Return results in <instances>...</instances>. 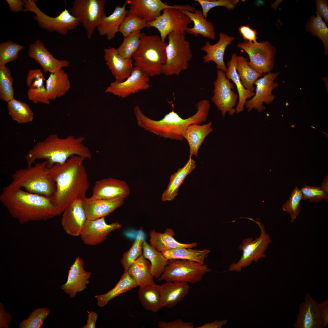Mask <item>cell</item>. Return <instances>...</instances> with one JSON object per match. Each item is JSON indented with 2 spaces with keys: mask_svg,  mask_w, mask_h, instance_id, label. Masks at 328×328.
<instances>
[{
  "mask_svg": "<svg viewBox=\"0 0 328 328\" xmlns=\"http://www.w3.org/2000/svg\"><path fill=\"white\" fill-rule=\"evenodd\" d=\"M193 22L194 26L187 27L186 32L193 36L198 34L204 37L214 40L215 38V28L213 24L207 20L203 16L202 11L196 9L193 12L188 10L180 9Z\"/></svg>",
  "mask_w": 328,
  "mask_h": 328,
  "instance_id": "31",
  "label": "cell"
},
{
  "mask_svg": "<svg viewBox=\"0 0 328 328\" xmlns=\"http://www.w3.org/2000/svg\"><path fill=\"white\" fill-rule=\"evenodd\" d=\"M104 50L106 63L114 77L115 81L122 82L125 80L130 75L133 67L132 58H123L113 47H109Z\"/></svg>",
  "mask_w": 328,
  "mask_h": 328,
  "instance_id": "26",
  "label": "cell"
},
{
  "mask_svg": "<svg viewBox=\"0 0 328 328\" xmlns=\"http://www.w3.org/2000/svg\"><path fill=\"white\" fill-rule=\"evenodd\" d=\"M282 0H277L275 1L273 4H272L271 7L274 8L276 9L277 7L279 5V3L282 2Z\"/></svg>",
  "mask_w": 328,
  "mask_h": 328,
  "instance_id": "63",
  "label": "cell"
},
{
  "mask_svg": "<svg viewBox=\"0 0 328 328\" xmlns=\"http://www.w3.org/2000/svg\"><path fill=\"white\" fill-rule=\"evenodd\" d=\"M137 286V284L128 272H124L120 280L113 288L105 294L95 296L97 301V305L99 307H103L112 299Z\"/></svg>",
  "mask_w": 328,
  "mask_h": 328,
  "instance_id": "38",
  "label": "cell"
},
{
  "mask_svg": "<svg viewBox=\"0 0 328 328\" xmlns=\"http://www.w3.org/2000/svg\"><path fill=\"white\" fill-rule=\"evenodd\" d=\"M25 48L24 46L11 40L0 43V66H5L8 63L16 60L19 51Z\"/></svg>",
  "mask_w": 328,
  "mask_h": 328,
  "instance_id": "45",
  "label": "cell"
},
{
  "mask_svg": "<svg viewBox=\"0 0 328 328\" xmlns=\"http://www.w3.org/2000/svg\"><path fill=\"white\" fill-rule=\"evenodd\" d=\"M10 10L15 12L20 11H24V2L23 0H6Z\"/></svg>",
  "mask_w": 328,
  "mask_h": 328,
  "instance_id": "59",
  "label": "cell"
},
{
  "mask_svg": "<svg viewBox=\"0 0 328 328\" xmlns=\"http://www.w3.org/2000/svg\"><path fill=\"white\" fill-rule=\"evenodd\" d=\"M149 80V77L140 67L135 66L127 79L122 82L115 81L112 82L105 92L125 98L140 91L149 88L150 87L148 83Z\"/></svg>",
  "mask_w": 328,
  "mask_h": 328,
  "instance_id": "15",
  "label": "cell"
},
{
  "mask_svg": "<svg viewBox=\"0 0 328 328\" xmlns=\"http://www.w3.org/2000/svg\"><path fill=\"white\" fill-rule=\"evenodd\" d=\"M124 198L102 199L86 196L82 199L87 219L94 220L105 217L121 206Z\"/></svg>",
  "mask_w": 328,
  "mask_h": 328,
  "instance_id": "24",
  "label": "cell"
},
{
  "mask_svg": "<svg viewBox=\"0 0 328 328\" xmlns=\"http://www.w3.org/2000/svg\"><path fill=\"white\" fill-rule=\"evenodd\" d=\"M175 235L174 231L171 228H167L163 233L157 232L152 230L149 234L150 244L156 250L161 252L177 248H193L197 245V243L195 242L188 244L180 243L174 238Z\"/></svg>",
  "mask_w": 328,
  "mask_h": 328,
  "instance_id": "30",
  "label": "cell"
},
{
  "mask_svg": "<svg viewBox=\"0 0 328 328\" xmlns=\"http://www.w3.org/2000/svg\"><path fill=\"white\" fill-rule=\"evenodd\" d=\"M217 78L214 82V95L211 100L223 117L228 112L231 116L236 112L238 94L234 91V85L226 77L225 73L217 70Z\"/></svg>",
  "mask_w": 328,
  "mask_h": 328,
  "instance_id": "13",
  "label": "cell"
},
{
  "mask_svg": "<svg viewBox=\"0 0 328 328\" xmlns=\"http://www.w3.org/2000/svg\"><path fill=\"white\" fill-rule=\"evenodd\" d=\"M88 319H87V324L83 328H95L96 322L97 319L98 315L97 313L93 311H91L88 313Z\"/></svg>",
  "mask_w": 328,
  "mask_h": 328,
  "instance_id": "60",
  "label": "cell"
},
{
  "mask_svg": "<svg viewBox=\"0 0 328 328\" xmlns=\"http://www.w3.org/2000/svg\"><path fill=\"white\" fill-rule=\"evenodd\" d=\"M190 290L188 283L166 282L160 285L162 306L173 308L188 294Z\"/></svg>",
  "mask_w": 328,
  "mask_h": 328,
  "instance_id": "27",
  "label": "cell"
},
{
  "mask_svg": "<svg viewBox=\"0 0 328 328\" xmlns=\"http://www.w3.org/2000/svg\"><path fill=\"white\" fill-rule=\"evenodd\" d=\"M249 56L250 65L263 75L273 70L276 53V48L268 41L257 43L244 40L237 45Z\"/></svg>",
  "mask_w": 328,
  "mask_h": 328,
  "instance_id": "12",
  "label": "cell"
},
{
  "mask_svg": "<svg viewBox=\"0 0 328 328\" xmlns=\"http://www.w3.org/2000/svg\"><path fill=\"white\" fill-rule=\"evenodd\" d=\"M167 44L158 35L141 33L139 46L132 57L135 61L134 65L149 77L160 75L166 62Z\"/></svg>",
  "mask_w": 328,
  "mask_h": 328,
  "instance_id": "5",
  "label": "cell"
},
{
  "mask_svg": "<svg viewBox=\"0 0 328 328\" xmlns=\"http://www.w3.org/2000/svg\"><path fill=\"white\" fill-rule=\"evenodd\" d=\"M317 12L321 17L323 18L327 23H328V1L316 0L315 1Z\"/></svg>",
  "mask_w": 328,
  "mask_h": 328,
  "instance_id": "57",
  "label": "cell"
},
{
  "mask_svg": "<svg viewBox=\"0 0 328 328\" xmlns=\"http://www.w3.org/2000/svg\"><path fill=\"white\" fill-rule=\"evenodd\" d=\"M47 308H39L32 311L28 318L20 324V328H41L43 323L50 313Z\"/></svg>",
  "mask_w": 328,
  "mask_h": 328,
  "instance_id": "49",
  "label": "cell"
},
{
  "mask_svg": "<svg viewBox=\"0 0 328 328\" xmlns=\"http://www.w3.org/2000/svg\"><path fill=\"white\" fill-rule=\"evenodd\" d=\"M238 31L244 40L255 43H258L256 29L251 28L249 25H243L239 27Z\"/></svg>",
  "mask_w": 328,
  "mask_h": 328,
  "instance_id": "55",
  "label": "cell"
},
{
  "mask_svg": "<svg viewBox=\"0 0 328 328\" xmlns=\"http://www.w3.org/2000/svg\"><path fill=\"white\" fill-rule=\"evenodd\" d=\"M151 264L143 254L130 265L128 272L140 288L155 285L151 272Z\"/></svg>",
  "mask_w": 328,
  "mask_h": 328,
  "instance_id": "32",
  "label": "cell"
},
{
  "mask_svg": "<svg viewBox=\"0 0 328 328\" xmlns=\"http://www.w3.org/2000/svg\"><path fill=\"white\" fill-rule=\"evenodd\" d=\"M27 95L29 99L34 103L41 102L48 105L50 103L45 86L39 88L29 89Z\"/></svg>",
  "mask_w": 328,
  "mask_h": 328,
  "instance_id": "53",
  "label": "cell"
},
{
  "mask_svg": "<svg viewBox=\"0 0 328 328\" xmlns=\"http://www.w3.org/2000/svg\"><path fill=\"white\" fill-rule=\"evenodd\" d=\"M27 54L39 64L45 73H54L70 66L69 61L53 57L43 43L38 39L30 45Z\"/></svg>",
  "mask_w": 328,
  "mask_h": 328,
  "instance_id": "20",
  "label": "cell"
},
{
  "mask_svg": "<svg viewBox=\"0 0 328 328\" xmlns=\"http://www.w3.org/2000/svg\"><path fill=\"white\" fill-rule=\"evenodd\" d=\"M142 247L143 255L150 261L151 273L154 277L158 279L163 272L169 260L166 258L161 252L156 250L144 240Z\"/></svg>",
  "mask_w": 328,
  "mask_h": 328,
  "instance_id": "39",
  "label": "cell"
},
{
  "mask_svg": "<svg viewBox=\"0 0 328 328\" xmlns=\"http://www.w3.org/2000/svg\"><path fill=\"white\" fill-rule=\"evenodd\" d=\"M320 320L322 328L328 325V300L318 303Z\"/></svg>",
  "mask_w": 328,
  "mask_h": 328,
  "instance_id": "56",
  "label": "cell"
},
{
  "mask_svg": "<svg viewBox=\"0 0 328 328\" xmlns=\"http://www.w3.org/2000/svg\"><path fill=\"white\" fill-rule=\"evenodd\" d=\"M162 11V13L155 20L148 22L147 27L156 29L163 41H165L168 35L172 32L185 33L188 26L193 22L180 9L168 8Z\"/></svg>",
  "mask_w": 328,
  "mask_h": 328,
  "instance_id": "14",
  "label": "cell"
},
{
  "mask_svg": "<svg viewBox=\"0 0 328 328\" xmlns=\"http://www.w3.org/2000/svg\"><path fill=\"white\" fill-rule=\"evenodd\" d=\"M210 252L208 249L195 250L192 248L179 247L167 250L162 252L166 258L188 260L204 264L205 259Z\"/></svg>",
  "mask_w": 328,
  "mask_h": 328,
  "instance_id": "36",
  "label": "cell"
},
{
  "mask_svg": "<svg viewBox=\"0 0 328 328\" xmlns=\"http://www.w3.org/2000/svg\"><path fill=\"white\" fill-rule=\"evenodd\" d=\"M212 125L211 121L203 125L193 124L183 132L182 135L186 140L190 148L189 157H192L193 155L198 157L200 146L205 138L213 131Z\"/></svg>",
  "mask_w": 328,
  "mask_h": 328,
  "instance_id": "29",
  "label": "cell"
},
{
  "mask_svg": "<svg viewBox=\"0 0 328 328\" xmlns=\"http://www.w3.org/2000/svg\"><path fill=\"white\" fill-rule=\"evenodd\" d=\"M279 74L278 72L268 73L255 82L254 84L256 86L255 94L246 101L245 104L248 112L255 109L261 113L265 108L262 105L263 102L268 104L273 101L276 97L272 92L278 86V83L274 80Z\"/></svg>",
  "mask_w": 328,
  "mask_h": 328,
  "instance_id": "16",
  "label": "cell"
},
{
  "mask_svg": "<svg viewBox=\"0 0 328 328\" xmlns=\"http://www.w3.org/2000/svg\"><path fill=\"white\" fill-rule=\"evenodd\" d=\"M302 193L298 187H295L292 191L289 198L282 205L283 210L289 214L293 222L298 216L300 211V202L302 200Z\"/></svg>",
  "mask_w": 328,
  "mask_h": 328,
  "instance_id": "48",
  "label": "cell"
},
{
  "mask_svg": "<svg viewBox=\"0 0 328 328\" xmlns=\"http://www.w3.org/2000/svg\"><path fill=\"white\" fill-rule=\"evenodd\" d=\"M200 5L204 17L207 19L208 12L212 9L218 6H223L229 10L234 9L238 0H195Z\"/></svg>",
  "mask_w": 328,
  "mask_h": 328,
  "instance_id": "50",
  "label": "cell"
},
{
  "mask_svg": "<svg viewBox=\"0 0 328 328\" xmlns=\"http://www.w3.org/2000/svg\"><path fill=\"white\" fill-rule=\"evenodd\" d=\"M160 328H193V322H185L180 319L170 322L160 321L158 323Z\"/></svg>",
  "mask_w": 328,
  "mask_h": 328,
  "instance_id": "54",
  "label": "cell"
},
{
  "mask_svg": "<svg viewBox=\"0 0 328 328\" xmlns=\"http://www.w3.org/2000/svg\"><path fill=\"white\" fill-rule=\"evenodd\" d=\"M316 16H311L306 25V30L320 39L323 43L324 53L328 54V28L322 17L317 12Z\"/></svg>",
  "mask_w": 328,
  "mask_h": 328,
  "instance_id": "42",
  "label": "cell"
},
{
  "mask_svg": "<svg viewBox=\"0 0 328 328\" xmlns=\"http://www.w3.org/2000/svg\"><path fill=\"white\" fill-rule=\"evenodd\" d=\"M85 138L72 135L62 138L56 134H51L29 151L25 157L27 167L32 166L37 159H45L49 168L55 164H63L73 155L91 159V152L84 143Z\"/></svg>",
  "mask_w": 328,
  "mask_h": 328,
  "instance_id": "3",
  "label": "cell"
},
{
  "mask_svg": "<svg viewBox=\"0 0 328 328\" xmlns=\"http://www.w3.org/2000/svg\"><path fill=\"white\" fill-rule=\"evenodd\" d=\"M300 190L302 195V200H309L311 202L328 200V193L321 187H314L305 185Z\"/></svg>",
  "mask_w": 328,
  "mask_h": 328,
  "instance_id": "51",
  "label": "cell"
},
{
  "mask_svg": "<svg viewBox=\"0 0 328 328\" xmlns=\"http://www.w3.org/2000/svg\"><path fill=\"white\" fill-rule=\"evenodd\" d=\"M34 164L30 167L16 170L12 175V180L9 185L51 198L55 192V186L50 176L47 162L45 160Z\"/></svg>",
  "mask_w": 328,
  "mask_h": 328,
  "instance_id": "6",
  "label": "cell"
},
{
  "mask_svg": "<svg viewBox=\"0 0 328 328\" xmlns=\"http://www.w3.org/2000/svg\"><path fill=\"white\" fill-rule=\"evenodd\" d=\"M12 317L9 313L5 312L3 305L0 303V328H7L12 322Z\"/></svg>",
  "mask_w": 328,
  "mask_h": 328,
  "instance_id": "58",
  "label": "cell"
},
{
  "mask_svg": "<svg viewBox=\"0 0 328 328\" xmlns=\"http://www.w3.org/2000/svg\"><path fill=\"white\" fill-rule=\"evenodd\" d=\"M105 0H74L70 13L78 20L91 38L102 19L106 15L104 11Z\"/></svg>",
  "mask_w": 328,
  "mask_h": 328,
  "instance_id": "11",
  "label": "cell"
},
{
  "mask_svg": "<svg viewBox=\"0 0 328 328\" xmlns=\"http://www.w3.org/2000/svg\"><path fill=\"white\" fill-rule=\"evenodd\" d=\"M86 159L73 155L63 164H56L48 168L50 176L55 186L51 199L59 215L72 202L86 196L90 185L84 165Z\"/></svg>",
  "mask_w": 328,
  "mask_h": 328,
  "instance_id": "1",
  "label": "cell"
},
{
  "mask_svg": "<svg viewBox=\"0 0 328 328\" xmlns=\"http://www.w3.org/2000/svg\"><path fill=\"white\" fill-rule=\"evenodd\" d=\"M130 193V189L127 183L123 180L108 178L97 181L93 187L92 198L111 199L118 197L124 198Z\"/></svg>",
  "mask_w": 328,
  "mask_h": 328,
  "instance_id": "21",
  "label": "cell"
},
{
  "mask_svg": "<svg viewBox=\"0 0 328 328\" xmlns=\"http://www.w3.org/2000/svg\"><path fill=\"white\" fill-rule=\"evenodd\" d=\"M195 107L196 112L188 118H182L173 110L157 121L147 117L138 105L135 107L134 111L140 127L164 138L182 141L184 139L183 133L188 126L193 124H200L207 120L210 107L209 101L200 100Z\"/></svg>",
  "mask_w": 328,
  "mask_h": 328,
  "instance_id": "4",
  "label": "cell"
},
{
  "mask_svg": "<svg viewBox=\"0 0 328 328\" xmlns=\"http://www.w3.org/2000/svg\"><path fill=\"white\" fill-rule=\"evenodd\" d=\"M105 218L87 219L80 235L84 244L90 246L98 245L104 242L111 232L121 227L122 224L118 221L107 224Z\"/></svg>",
  "mask_w": 328,
  "mask_h": 328,
  "instance_id": "18",
  "label": "cell"
},
{
  "mask_svg": "<svg viewBox=\"0 0 328 328\" xmlns=\"http://www.w3.org/2000/svg\"><path fill=\"white\" fill-rule=\"evenodd\" d=\"M7 109L12 119L19 124L30 122L34 113L26 103L13 98L8 102Z\"/></svg>",
  "mask_w": 328,
  "mask_h": 328,
  "instance_id": "41",
  "label": "cell"
},
{
  "mask_svg": "<svg viewBox=\"0 0 328 328\" xmlns=\"http://www.w3.org/2000/svg\"><path fill=\"white\" fill-rule=\"evenodd\" d=\"M294 328H322L318 303L309 293L299 305Z\"/></svg>",
  "mask_w": 328,
  "mask_h": 328,
  "instance_id": "23",
  "label": "cell"
},
{
  "mask_svg": "<svg viewBox=\"0 0 328 328\" xmlns=\"http://www.w3.org/2000/svg\"><path fill=\"white\" fill-rule=\"evenodd\" d=\"M147 26L148 22L144 19L128 14L120 26L119 32L125 37L132 33L140 31Z\"/></svg>",
  "mask_w": 328,
  "mask_h": 328,
  "instance_id": "46",
  "label": "cell"
},
{
  "mask_svg": "<svg viewBox=\"0 0 328 328\" xmlns=\"http://www.w3.org/2000/svg\"><path fill=\"white\" fill-rule=\"evenodd\" d=\"M141 33L135 32L124 37L122 43L116 49L117 53L124 58H132L139 46Z\"/></svg>",
  "mask_w": 328,
  "mask_h": 328,
  "instance_id": "44",
  "label": "cell"
},
{
  "mask_svg": "<svg viewBox=\"0 0 328 328\" xmlns=\"http://www.w3.org/2000/svg\"><path fill=\"white\" fill-rule=\"evenodd\" d=\"M236 69L244 87L247 90L253 91L255 82L263 75L251 67L248 59L243 56H237Z\"/></svg>",
  "mask_w": 328,
  "mask_h": 328,
  "instance_id": "37",
  "label": "cell"
},
{
  "mask_svg": "<svg viewBox=\"0 0 328 328\" xmlns=\"http://www.w3.org/2000/svg\"><path fill=\"white\" fill-rule=\"evenodd\" d=\"M211 271L207 265L186 260H169L159 281L184 282L195 284L202 281Z\"/></svg>",
  "mask_w": 328,
  "mask_h": 328,
  "instance_id": "8",
  "label": "cell"
},
{
  "mask_svg": "<svg viewBox=\"0 0 328 328\" xmlns=\"http://www.w3.org/2000/svg\"><path fill=\"white\" fill-rule=\"evenodd\" d=\"M87 219L82 200H77L63 211L61 223L67 234L76 237L80 235Z\"/></svg>",
  "mask_w": 328,
  "mask_h": 328,
  "instance_id": "19",
  "label": "cell"
},
{
  "mask_svg": "<svg viewBox=\"0 0 328 328\" xmlns=\"http://www.w3.org/2000/svg\"><path fill=\"white\" fill-rule=\"evenodd\" d=\"M44 76L39 69L29 70L26 77V84L30 89L39 88L44 87Z\"/></svg>",
  "mask_w": 328,
  "mask_h": 328,
  "instance_id": "52",
  "label": "cell"
},
{
  "mask_svg": "<svg viewBox=\"0 0 328 328\" xmlns=\"http://www.w3.org/2000/svg\"><path fill=\"white\" fill-rule=\"evenodd\" d=\"M144 240L142 235H138L131 248L123 254L121 262L124 268V272H127L132 264L142 254V244Z\"/></svg>",
  "mask_w": 328,
  "mask_h": 328,
  "instance_id": "47",
  "label": "cell"
},
{
  "mask_svg": "<svg viewBox=\"0 0 328 328\" xmlns=\"http://www.w3.org/2000/svg\"><path fill=\"white\" fill-rule=\"evenodd\" d=\"M237 56L236 53L232 55L231 59L227 63V67L225 75L227 79L233 81L237 87L239 101L235 109L236 113L238 114L244 110L246 100L251 98L255 95V93L245 88L240 79L236 69Z\"/></svg>",
  "mask_w": 328,
  "mask_h": 328,
  "instance_id": "33",
  "label": "cell"
},
{
  "mask_svg": "<svg viewBox=\"0 0 328 328\" xmlns=\"http://www.w3.org/2000/svg\"><path fill=\"white\" fill-rule=\"evenodd\" d=\"M328 176L324 177L322 183L321 187L326 192L328 193Z\"/></svg>",
  "mask_w": 328,
  "mask_h": 328,
  "instance_id": "62",
  "label": "cell"
},
{
  "mask_svg": "<svg viewBox=\"0 0 328 328\" xmlns=\"http://www.w3.org/2000/svg\"><path fill=\"white\" fill-rule=\"evenodd\" d=\"M255 222L260 227V236L254 240L251 237L243 239L239 246V249L242 252V255L237 262H234L230 265L228 271L241 272L243 268L250 265L253 261L257 262L266 257L265 252L271 240L266 233L264 226L259 222Z\"/></svg>",
  "mask_w": 328,
  "mask_h": 328,
  "instance_id": "10",
  "label": "cell"
},
{
  "mask_svg": "<svg viewBox=\"0 0 328 328\" xmlns=\"http://www.w3.org/2000/svg\"><path fill=\"white\" fill-rule=\"evenodd\" d=\"M83 260L77 257L69 271L66 282L61 286V289L69 295L70 298L74 297L77 292L86 289V285L89 283L88 279L91 273L85 270Z\"/></svg>",
  "mask_w": 328,
  "mask_h": 328,
  "instance_id": "22",
  "label": "cell"
},
{
  "mask_svg": "<svg viewBox=\"0 0 328 328\" xmlns=\"http://www.w3.org/2000/svg\"><path fill=\"white\" fill-rule=\"evenodd\" d=\"M167 37L166 60L162 67V73L167 76H178L187 69L192 57L190 43L186 39L185 33L172 32Z\"/></svg>",
  "mask_w": 328,
  "mask_h": 328,
  "instance_id": "7",
  "label": "cell"
},
{
  "mask_svg": "<svg viewBox=\"0 0 328 328\" xmlns=\"http://www.w3.org/2000/svg\"><path fill=\"white\" fill-rule=\"evenodd\" d=\"M14 80L9 68L5 66H0V99L8 102L13 98Z\"/></svg>",
  "mask_w": 328,
  "mask_h": 328,
  "instance_id": "43",
  "label": "cell"
},
{
  "mask_svg": "<svg viewBox=\"0 0 328 328\" xmlns=\"http://www.w3.org/2000/svg\"><path fill=\"white\" fill-rule=\"evenodd\" d=\"M138 298L147 310L156 313L162 307L160 302V285H154L144 288H140Z\"/></svg>",
  "mask_w": 328,
  "mask_h": 328,
  "instance_id": "40",
  "label": "cell"
},
{
  "mask_svg": "<svg viewBox=\"0 0 328 328\" xmlns=\"http://www.w3.org/2000/svg\"><path fill=\"white\" fill-rule=\"evenodd\" d=\"M227 322L226 319L220 321L216 320L212 322L205 323L197 328H220L226 324Z\"/></svg>",
  "mask_w": 328,
  "mask_h": 328,
  "instance_id": "61",
  "label": "cell"
},
{
  "mask_svg": "<svg viewBox=\"0 0 328 328\" xmlns=\"http://www.w3.org/2000/svg\"><path fill=\"white\" fill-rule=\"evenodd\" d=\"M195 163L196 161L192 157H189L184 167L179 168L176 172L171 175L167 188L162 193V201H172L178 195L179 187L183 183L186 177L195 169Z\"/></svg>",
  "mask_w": 328,
  "mask_h": 328,
  "instance_id": "34",
  "label": "cell"
},
{
  "mask_svg": "<svg viewBox=\"0 0 328 328\" xmlns=\"http://www.w3.org/2000/svg\"><path fill=\"white\" fill-rule=\"evenodd\" d=\"M219 39L217 43L211 45L209 41H206L200 49L206 53L203 57V62L209 63L213 61L216 64L217 70L225 73L227 68L224 61L225 51L227 46L234 40V37L222 32L219 33Z\"/></svg>",
  "mask_w": 328,
  "mask_h": 328,
  "instance_id": "25",
  "label": "cell"
},
{
  "mask_svg": "<svg viewBox=\"0 0 328 328\" xmlns=\"http://www.w3.org/2000/svg\"><path fill=\"white\" fill-rule=\"evenodd\" d=\"M129 5L128 14L139 17L147 22L155 20L161 15V12L168 8H176L193 12L195 8L189 5H169L161 0H127Z\"/></svg>",
  "mask_w": 328,
  "mask_h": 328,
  "instance_id": "17",
  "label": "cell"
},
{
  "mask_svg": "<svg viewBox=\"0 0 328 328\" xmlns=\"http://www.w3.org/2000/svg\"><path fill=\"white\" fill-rule=\"evenodd\" d=\"M24 11H30L35 15L33 19L41 28L49 32H56L63 35L76 29L80 22L78 19L65 9L56 17L50 16L42 11L34 0H24Z\"/></svg>",
  "mask_w": 328,
  "mask_h": 328,
  "instance_id": "9",
  "label": "cell"
},
{
  "mask_svg": "<svg viewBox=\"0 0 328 328\" xmlns=\"http://www.w3.org/2000/svg\"><path fill=\"white\" fill-rule=\"evenodd\" d=\"M70 87L68 75L62 69L50 73L46 81V88L50 100L64 95L69 91Z\"/></svg>",
  "mask_w": 328,
  "mask_h": 328,
  "instance_id": "35",
  "label": "cell"
},
{
  "mask_svg": "<svg viewBox=\"0 0 328 328\" xmlns=\"http://www.w3.org/2000/svg\"><path fill=\"white\" fill-rule=\"evenodd\" d=\"M127 4L125 1L121 6L117 5L110 15L105 16L102 19L97 29L100 36H107L108 40H111L119 32L120 26L127 15L128 10L126 9Z\"/></svg>",
  "mask_w": 328,
  "mask_h": 328,
  "instance_id": "28",
  "label": "cell"
},
{
  "mask_svg": "<svg viewBox=\"0 0 328 328\" xmlns=\"http://www.w3.org/2000/svg\"><path fill=\"white\" fill-rule=\"evenodd\" d=\"M0 200L12 216L22 224L46 220L59 215L51 198L10 185L3 189Z\"/></svg>",
  "mask_w": 328,
  "mask_h": 328,
  "instance_id": "2",
  "label": "cell"
}]
</instances>
